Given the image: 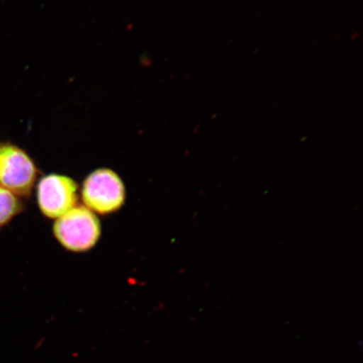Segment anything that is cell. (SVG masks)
I'll use <instances>...</instances> for the list:
<instances>
[{
    "label": "cell",
    "instance_id": "1",
    "mask_svg": "<svg viewBox=\"0 0 363 363\" xmlns=\"http://www.w3.org/2000/svg\"><path fill=\"white\" fill-rule=\"evenodd\" d=\"M53 234L63 248L76 253L93 249L101 240V220L84 204L72 208L55 220Z\"/></svg>",
    "mask_w": 363,
    "mask_h": 363
},
{
    "label": "cell",
    "instance_id": "2",
    "mask_svg": "<svg viewBox=\"0 0 363 363\" xmlns=\"http://www.w3.org/2000/svg\"><path fill=\"white\" fill-rule=\"evenodd\" d=\"M80 195L84 206L94 214L108 216L123 207L126 189L117 172L111 169H99L86 177Z\"/></svg>",
    "mask_w": 363,
    "mask_h": 363
},
{
    "label": "cell",
    "instance_id": "3",
    "mask_svg": "<svg viewBox=\"0 0 363 363\" xmlns=\"http://www.w3.org/2000/svg\"><path fill=\"white\" fill-rule=\"evenodd\" d=\"M39 170L25 150L11 143H0V186L21 199L33 194Z\"/></svg>",
    "mask_w": 363,
    "mask_h": 363
},
{
    "label": "cell",
    "instance_id": "4",
    "mask_svg": "<svg viewBox=\"0 0 363 363\" xmlns=\"http://www.w3.org/2000/svg\"><path fill=\"white\" fill-rule=\"evenodd\" d=\"M79 184L71 177L51 174L45 175L36 185V201L45 216L57 220L78 206Z\"/></svg>",
    "mask_w": 363,
    "mask_h": 363
},
{
    "label": "cell",
    "instance_id": "5",
    "mask_svg": "<svg viewBox=\"0 0 363 363\" xmlns=\"http://www.w3.org/2000/svg\"><path fill=\"white\" fill-rule=\"evenodd\" d=\"M24 210L25 204L21 199L0 186V228L10 223Z\"/></svg>",
    "mask_w": 363,
    "mask_h": 363
}]
</instances>
